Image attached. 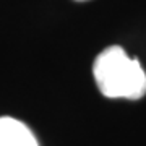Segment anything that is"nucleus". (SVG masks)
<instances>
[{
	"label": "nucleus",
	"instance_id": "2",
	"mask_svg": "<svg viewBox=\"0 0 146 146\" xmlns=\"http://www.w3.org/2000/svg\"><path fill=\"white\" fill-rule=\"evenodd\" d=\"M0 146H39L36 136L23 122L0 117Z\"/></svg>",
	"mask_w": 146,
	"mask_h": 146
},
{
	"label": "nucleus",
	"instance_id": "1",
	"mask_svg": "<svg viewBox=\"0 0 146 146\" xmlns=\"http://www.w3.org/2000/svg\"><path fill=\"white\" fill-rule=\"evenodd\" d=\"M93 75L101 94L109 99L138 101L146 94V73L120 46H110L96 57Z\"/></svg>",
	"mask_w": 146,
	"mask_h": 146
},
{
	"label": "nucleus",
	"instance_id": "3",
	"mask_svg": "<svg viewBox=\"0 0 146 146\" xmlns=\"http://www.w3.org/2000/svg\"><path fill=\"white\" fill-rule=\"evenodd\" d=\"M75 2H88V0H75Z\"/></svg>",
	"mask_w": 146,
	"mask_h": 146
}]
</instances>
